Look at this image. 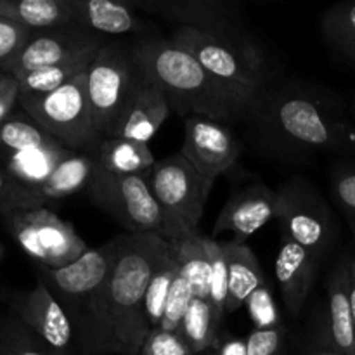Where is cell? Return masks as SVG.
Listing matches in <instances>:
<instances>
[{"label":"cell","instance_id":"6da1fadb","mask_svg":"<svg viewBox=\"0 0 355 355\" xmlns=\"http://www.w3.org/2000/svg\"><path fill=\"white\" fill-rule=\"evenodd\" d=\"M246 139L263 158L305 165L315 156L355 158V121L333 90L274 80L257 92L245 118Z\"/></svg>","mask_w":355,"mask_h":355},{"label":"cell","instance_id":"7a4b0ae2","mask_svg":"<svg viewBox=\"0 0 355 355\" xmlns=\"http://www.w3.org/2000/svg\"><path fill=\"white\" fill-rule=\"evenodd\" d=\"M170 252L158 234H125L110 274L73 321L87 355H139V307L146 288Z\"/></svg>","mask_w":355,"mask_h":355},{"label":"cell","instance_id":"3957f363","mask_svg":"<svg viewBox=\"0 0 355 355\" xmlns=\"http://www.w3.org/2000/svg\"><path fill=\"white\" fill-rule=\"evenodd\" d=\"M134 61L163 89L172 113L220 123L245 121L259 90L225 82L205 69L170 38L142 37L130 44Z\"/></svg>","mask_w":355,"mask_h":355},{"label":"cell","instance_id":"277c9868","mask_svg":"<svg viewBox=\"0 0 355 355\" xmlns=\"http://www.w3.org/2000/svg\"><path fill=\"white\" fill-rule=\"evenodd\" d=\"M146 179L165 220L163 239L179 243L198 234L215 180L201 175L180 153L156 162Z\"/></svg>","mask_w":355,"mask_h":355},{"label":"cell","instance_id":"5b68a950","mask_svg":"<svg viewBox=\"0 0 355 355\" xmlns=\"http://www.w3.org/2000/svg\"><path fill=\"white\" fill-rule=\"evenodd\" d=\"M85 73L54 92L40 96L19 94V104L24 113L30 114L64 148L82 153H97L103 137L94 125Z\"/></svg>","mask_w":355,"mask_h":355},{"label":"cell","instance_id":"8992f818","mask_svg":"<svg viewBox=\"0 0 355 355\" xmlns=\"http://www.w3.org/2000/svg\"><path fill=\"white\" fill-rule=\"evenodd\" d=\"M87 94L96 130L103 139L113 137L128 110L139 68L130 44L107 40L87 69Z\"/></svg>","mask_w":355,"mask_h":355},{"label":"cell","instance_id":"52a82bcc","mask_svg":"<svg viewBox=\"0 0 355 355\" xmlns=\"http://www.w3.org/2000/svg\"><path fill=\"white\" fill-rule=\"evenodd\" d=\"M276 194L281 236L290 238L322 263L338 239V225L324 198L311 180L300 175L284 180Z\"/></svg>","mask_w":355,"mask_h":355},{"label":"cell","instance_id":"ba28073f","mask_svg":"<svg viewBox=\"0 0 355 355\" xmlns=\"http://www.w3.org/2000/svg\"><path fill=\"white\" fill-rule=\"evenodd\" d=\"M170 40L225 82L259 90L279 76V69H276L266 47H241L187 26L175 28Z\"/></svg>","mask_w":355,"mask_h":355},{"label":"cell","instance_id":"9c48e42d","mask_svg":"<svg viewBox=\"0 0 355 355\" xmlns=\"http://www.w3.org/2000/svg\"><path fill=\"white\" fill-rule=\"evenodd\" d=\"M85 194L94 207L123 225L127 234L165 236V220L146 175H116L96 165Z\"/></svg>","mask_w":355,"mask_h":355},{"label":"cell","instance_id":"30bf717a","mask_svg":"<svg viewBox=\"0 0 355 355\" xmlns=\"http://www.w3.org/2000/svg\"><path fill=\"white\" fill-rule=\"evenodd\" d=\"M3 220L17 245L42 267L59 269L69 266L89 250L69 222L45 207L17 211L3 217Z\"/></svg>","mask_w":355,"mask_h":355},{"label":"cell","instance_id":"8fae6325","mask_svg":"<svg viewBox=\"0 0 355 355\" xmlns=\"http://www.w3.org/2000/svg\"><path fill=\"white\" fill-rule=\"evenodd\" d=\"M130 6L163 17L177 28H193L241 47H263L243 21L238 3L229 0H132Z\"/></svg>","mask_w":355,"mask_h":355},{"label":"cell","instance_id":"7c38bea8","mask_svg":"<svg viewBox=\"0 0 355 355\" xmlns=\"http://www.w3.org/2000/svg\"><path fill=\"white\" fill-rule=\"evenodd\" d=\"M121 238L123 234L116 236L97 248H89L69 266L59 269L40 266V279H44L52 295L58 298L71 322L78 318L87 302L99 290L110 274L120 252Z\"/></svg>","mask_w":355,"mask_h":355},{"label":"cell","instance_id":"4fadbf2b","mask_svg":"<svg viewBox=\"0 0 355 355\" xmlns=\"http://www.w3.org/2000/svg\"><path fill=\"white\" fill-rule=\"evenodd\" d=\"M110 38L92 33L75 23L31 31V37L14 58L0 62V71L19 80L37 69L61 64L69 59L97 54Z\"/></svg>","mask_w":355,"mask_h":355},{"label":"cell","instance_id":"5bb4252c","mask_svg":"<svg viewBox=\"0 0 355 355\" xmlns=\"http://www.w3.org/2000/svg\"><path fill=\"white\" fill-rule=\"evenodd\" d=\"M179 153L201 175L215 180L236 165L241 142L225 123L189 116L184 120V142Z\"/></svg>","mask_w":355,"mask_h":355},{"label":"cell","instance_id":"9a60e30c","mask_svg":"<svg viewBox=\"0 0 355 355\" xmlns=\"http://www.w3.org/2000/svg\"><path fill=\"white\" fill-rule=\"evenodd\" d=\"M17 321L44 340L59 355H71L75 336L73 322L44 279L38 277L33 290L19 295L14 302Z\"/></svg>","mask_w":355,"mask_h":355},{"label":"cell","instance_id":"2e32d148","mask_svg":"<svg viewBox=\"0 0 355 355\" xmlns=\"http://www.w3.org/2000/svg\"><path fill=\"white\" fill-rule=\"evenodd\" d=\"M277 194L263 182H253L231 193L211 231V239L222 232L234 234V243H246L255 232L276 218Z\"/></svg>","mask_w":355,"mask_h":355},{"label":"cell","instance_id":"e0dca14e","mask_svg":"<svg viewBox=\"0 0 355 355\" xmlns=\"http://www.w3.org/2000/svg\"><path fill=\"white\" fill-rule=\"evenodd\" d=\"M321 262L314 255L281 236V248L274 263L277 286L291 318H298L318 277Z\"/></svg>","mask_w":355,"mask_h":355},{"label":"cell","instance_id":"ac0fdd59","mask_svg":"<svg viewBox=\"0 0 355 355\" xmlns=\"http://www.w3.org/2000/svg\"><path fill=\"white\" fill-rule=\"evenodd\" d=\"M139 68V66H137ZM168 99L162 87L139 68L137 85L128 110L113 137H127L139 142H149L155 137L166 118L170 116Z\"/></svg>","mask_w":355,"mask_h":355},{"label":"cell","instance_id":"d6986e66","mask_svg":"<svg viewBox=\"0 0 355 355\" xmlns=\"http://www.w3.org/2000/svg\"><path fill=\"white\" fill-rule=\"evenodd\" d=\"M350 257L336 262L326 284V333L342 355H355V326L350 305Z\"/></svg>","mask_w":355,"mask_h":355},{"label":"cell","instance_id":"ffe728a7","mask_svg":"<svg viewBox=\"0 0 355 355\" xmlns=\"http://www.w3.org/2000/svg\"><path fill=\"white\" fill-rule=\"evenodd\" d=\"M73 23L101 37H121L146 30L130 2L114 0H69Z\"/></svg>","mask_w":355,"mask_h":355},{"label":"cell","instance_id":"44dd1931","mask_svg":"<svg viewBox=\"0 0 355 355\" xmlns=\"http://www.w3.org/2000/svg\"><path fill=\"white\" fill-rule=\"evenodd\" d=\"M227 259V302L225 314H232L245 305L250 295L266 283V274L255 253L246 243L220 241Z\"/></svg>","mask_w":355,"mask_h":355},{"label":"cell","instance_id":"7402d4cb","mask_svg":"<svg viewBox=\"0 0 355 355\" xmlns=\"http://www.w3.org/2000/svg\"><path fill=\"white\" fill-rule=\"evenodd\" d=\"M180 274V263L177 259V252L173 245L170 243V252L158 267L155 276L149 281L148 288H146L144 298L139 307V331H141L142 338H148L151 331H155L162 322L163 315H165L166 302H168L170 290L173 286V281Z\"/></svg>","mask_w":355,"mask_h":355},{"label":"cell","instance_id":"603a6c76","mask_svg":"<svg viewBox=\"0 0 355 355\" xmlns=\"http://www.w3.org/2000/svg\"><path fill=\"white\" fill-rule=\"evenodd\" d=\"M97 166L116 175H146L156 159L148 142L127 137H106L96 153Z\"/></svg>","mask_w":355,"mask_h":355},{"label":"cell","instance_id":"cb8c5ba5","mask_svg":"<svg viewBox=\"0 0 355 355\" xmlns=\"http://www.w3.org/2000/svg\"><path fill=\"white\" fill-rule=\"evenodd\" d=\"M68 148H64L61 142L55 141L52 144L42 146V148L7 155V162L3 168L14 179L19 180L23 186L38 193V189L47 182L49 177L52 175L59 162L68 155Z\"/></svg>","mask_w":355,"mask_h":355},{"label":"cell","instance_id":"d4e9b609","mask_svg":"<svg viewBox=\"0 0 355 355\" xmlns=\"http://www.w3.org/2000/svg\"><path fill=\"white\" fill-rule=\"evenodd\" d=\"M97 165L96 153L71 151L59 162L47 182L38 189V194L45 201L62 200L85 191Z\"/></svg>","mask_w":355,"mask_h":355},{"label":"cell","instance_id":"484cf974","mask_svg":"<svg viewBox=\"0 0 355 355\" xmlns=\"http://www.w3.org/2000/svg\"><path fill=\"white\" fill-rule=\"evenodd\" d=\"M319 30L333 58L355 69V2L328 7L319 21Z\"/></svg>","mask_w":355,"mask_h":355},{"label":"cell","instance_id":"4316f807","mask_svg":"<svg viewBox=\"0 0 355 355\" xmlns=\"http://www.w3.org/2000/svg\"><path fill=\"white\" fill-rule=\"evenodd\" d=\"M0 16L31 31L73 23L69 0H0Z\"/></svg>","mask_w":355,"mask_h":355},{"label":"cell","instance_id":"83f0119b","mask_svg":"<svg viewBox=\"0 0 355 355\" xmlns=\"http://www.w3.org/2000/svg\"><path fill=\"white\" fill-rule=\"evenodd\" d=\"M172 245L179 259L180 274L189 281L194 297L210 302L211 263L207 250V236L198 232Z\"/></svg>","mask_w":355,"mask_h":355},{"label":"cell","instance_id":"f1b7e54d","mask_svg":"<svg viewBox=\"0 0 355 355\" xmlns=\"http://www.w3.org/2000/svg\"><path fill=\"white\" fill-rule=\"evenodd\" d=\"M220 322L222 318L214 311L210 302L194 297L184 315L180 333L189 343L193 352L201 355L215 349L220 340V331H218Z\"/></svg>","mask_w":355,"mask_h":355},{"label":"cell","instance_id":"f546056e","mask_svg":"<svg viewBox=\"0 0 355 355\" xmlns=\"http://www.w3.org/2000/svg\"><path fill=\"white\" fill-rule=\"evenodd\" d=\"M96 55L97 54L80 55V58L69 59V61L61 62V64L49 66V68L37 69V71H31L28 75L21 76V94H26V96H40V94L54 92L59 87L66 85L73 78L85 73L89 69V66L92 64Z\"/></svg>","mask_w":355,"mask_h":355},{"label":"cell","instance_id":"4dcf8cb0","mask_svg":"<svg viewBox=\"0 0 355 355\" xmlns=\"http://www.w3.org/2000/svg\"><path fill=\"white\" fill-rule=\"evenodd\" d=\"M52 142H55V139L47 134L30 114L24 118H7L0 125V148L7 151V155L42 148Z\"/></svg>","mask_w":355,"mask_h":355},{"label":"cell","instance_id":"1f68e13d","mask_svg":"<svg viewBox=\"0 0 355 355\" xmlns=\"http://www.w3.org/2000/svg\"><path fill=\"white\" fill-rule=\"evenodd\" d=\"M0 355H59L17 318L0 328Z\"/></svg>","mask_w":355,"mask_h":355},{"label":"cell","instance_id":"d6a6232c","mask_svg":"<svg viewBox=\"0 0 355 355\" xmlns=\"http://www.w3.org/2000/svg\"><path fill=\"white\" fill-rule=\"evenodd\" d=\"M45 203L47 201L37 191L23 186L6 168L0 166V215L2 217L17 214V211L42 208L45 207Z\"/></svg>","mask_w":355,"mask_h":355},{"label":"cell","instance_id":"836d02e7","mask_svg":"<svg viewBox=\"0 0 355 355\" xmlns=\"http://www.w3.org/2000/svg\"><path fill=\"white\" fill-rule=\"evenodd\" d=\"M329 189L345 218H355V158L333 163L329 172Z\"/></svg>","mask_w":355,"mask_h":355},{"label":"cell","instance_id":"e575fe53","mask_svg":"<svg viewBox=\"0 0 355 355\" xmlns=\"http://www.w3.org/2000/svg\"><path fill=\"white\" fill-rule=\"evenodd\" d=\"M245 307L253 322V329H276L284 326L274 291L270 290L267 281L250 295Z\"/></svg>","mask_w":355,"mask_h":355},{"label":"cell","instance_id":"d590c367","mask_svg":"<svg viewBox=\"0 0 355 355\" xmlns=\"http://www.w3.org/2000/svg\"><path fill=\"white\" fill-rule=\"evenodd\" d=\"M207 250L211 263L210 304L214 311L224 319L225 302H227V259H225L222 243L207 236Z\"/></svg>","mask_w":355,"mask_h":355},{"label":"cell","instance_id":"8d00e7d4","mask_svg":"<svg viewBox=\"0 0 355 355\" xmlns=\"http://www.w3.org/2000/svg\"><path fill=\"white\" fill-rule=\"evenodd\" d=\"M194 293L191 288L189 281L179 274L177 279L173 281V286L170 290L168 302L165 307V315H163L162 322L156 329H163V331H180V324L184 321L189 304L193 302Z\"/></svg>","mask_w":355,"mask_h":355},{"label":"cell","instance_id":"74e56055","mask_svg":"<svg viewBox=\"0 0 355 355\" xmlns=\"http://www.w3.org/2000/svg\"><path fill=\"white\" fill-rule=\"evenodd\" d=\"M139 355H196L180 331L155 329L142 343Z\"/></svg>","mask_w":355,"mask_h":355},{"label":"cell","instance_id":"f35d334b","mask_svg":"<svg viewBox=\"0 0 355 355\" xmlns=\"http://www.w3.org/2000/svg\"><path fill=\"white\" fill-rule=\"evenodd\" d=\"M286 342V328L253 329L246 336V354L248 355H283Z\"/></svg>","mask_w":355,"mask_h":355},{"label":"cell","instance_id":"ab89813d","mask_svg":"<svg viewBox=\"0 0 355 355\" xmlns=\"http://www.w3.org/2000/svg\"><path fill=\"white\" fill-rule=\"evenodd\" d=\"M30 37V28L0 16V62L14 58L24 47Z\"/></svg>","mask_w":355,"mask_h":355},{"label":"cell","instance_id":"60d3db41","mask_svg":"<svg viewBox=\"0 0 355 355\" xmlns=\"http://www.w3.org/2000/svg\"><path fill=\"white\" fill-rule=\"evenodd\" d=\"M21 85L19 80L12 75L0 71V125L9 118L14 104L19 101Z\"/></svg>","mask_w":355,"mask_h":355},{"label":"cell","instance_id":"b9f144b4","mask_svg":"<svg viewBox=\"0 0 355 355\" xmlns=\"http://www.w3.org/2000/svg\"><path fill=\"white\" fill-rule=\"evenodd\" d=\"M305 355H342L335 349V345L329 340L328 333H326L324 318H318V328H315L314 335H312L311 343H309L307 354Z\"/></svg>","mask_w":355,"mask_h":355},{"label":"cell","instance_id":"7bdbcfd3","mask_svg":"<svg viewBox=\"0 0 355 355\" xmlns=\"http://www.w3.org/2000/svg\"><path fill=\"white\" fill-rule=\"evenodd\" d=\"M208 355H248L246 354V338H234V336H220L215 349Z\"/></svg>","mask_w":355,"mask_h":355},{"label":"cell","instance_id":"ee69618b","mask_svg":"<svg viewBox=\"0 0 355 355\" xmlns=\"http://www.w3.org/2000/svg\"><path fill=\"white\" fill-rule=\"evenodd\" d=\"M350 305H352V318L355 326V257H350Z\"/></svg>","mask_w":355,"mask_h":355},{"label":"cell","instance_id":"f6af8a7d","mask_svg":"<svg viewBox=\"0 0 355 355\" xmlns=\"http://www.w3.org/2000/svg\"><path fill=\"white\" fill-rule=\"evenodd\" d=\"M347 224H349L350 231H352V236H354V241H355V218H345Z\"/></svg>","mask_w":355,"mask_h":355},{"label":"cell","instance_id":"bcb514c9","mask_svg":"<svg viewBox=\"0 0 355 355\" xmlns=\"http://www.w3.org/2000/svg\"><path fill=\"white\" fill-rule=\"evenodd\" d=\"M349 111H350V116L354 118V121H355V96H354V99L350 101V104H349Z\"/></svg>","mask_w":355,"mask_h":355},{"label":"cell","instance_id":"7dc6e473","mask_svg":"<svg viewBox=\"0 0 355 355\" xmlns=\"http://www.w3.org/2000/svg\"><path fill=\"white\" fill-rule=\"evenodd\" d=\"M201 355H208V354H207V352H205V354H201Z\"/></svg>","mask_w":355,"mask_h":355}]
</instances>
